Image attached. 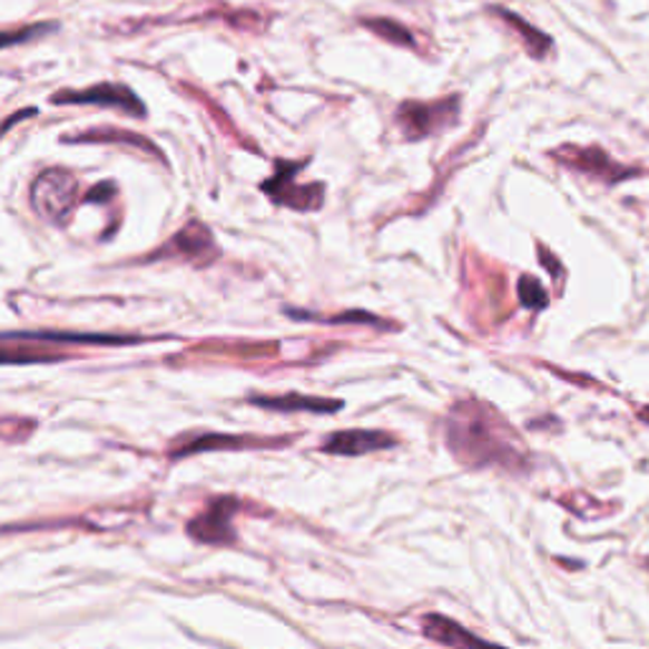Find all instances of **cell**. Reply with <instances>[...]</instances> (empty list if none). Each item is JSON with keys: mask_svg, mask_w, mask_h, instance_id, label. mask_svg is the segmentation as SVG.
Instances as JSON below:
<instances>
[{"mask_svg": "<svg viewBox=\"0 0 649 649\" xmlns=\"http://www.w3.org/2000/svg\"><path fill=\"white\" fill-rule=\"evenodd\" d=\"M444 439L456 462L468 468L528 470V450L508 419L480 399H462L444 419Z\"/></svg>", "mask_w": 649, "mask_h": 649, "instance_id": "cell-1", "label": "cell"}, {"mask_svg": "<svg viewBox=\"0 0 649 649\" xmlns=\"http://www.w3.org/2000/svg\"><path fill=\"white\" fill-rule=\"evenodd\" d=\"M313 158L303 160H274V173L259 183L262 194L267 196L274 206H285L299 214H313L319 212L325 204V183H297L299 170H305L307 163Z\"/></svg>", "mask_w": 649, "mask_h": 649, "instance_id": "cell-2", "label": "cell"}, {"mask_svg": "<svg viewBox=\"0 0 649 649\" xmlns=\"http://www.w3.org/2000/svg\"><path fill=\"white\" fill-rule=\"evenodd\" d=\"M460 107H462L460 95L432 99V102L404 99V102L396 107L393 120H396L401 135H404L409 142H419L432 135L450 130V127L460 122Z\"/></svg>", "mask_w": 649, "mask_h": 649, "instance_id": "cell-3", "label": "cell"}, {"mask_svg": "<svg viewBox=\"0 0 649 649\" xmlns=\"http://www.w3.org/2000/svg\"><path fill=\"white\" fill-rule=\"evenodd\" d=\"M81 200V188L75 173L67 168H49L31 183V206L43 222L67 224Z\"/></svg>", "mask_w": 649, "mask_h": 649, "instance_id": "cell-4", "label": "cell"}, {"mask_svg": "<svg viewBox=\"0 0 649 649\" xmlns=\"http://www.w3.org/2000/svg\"><path fill=\"white\" fill-rule=\"evenodd\" d=\"M548 155H551L553 160L563 163V166L583 173V176L601 180L604 186H617V183L645 176L642 168L625 166V163L611 158V155L604 148H599V145H591V148H579V145H561V148L548 150Z\"/></svg>", "mask_w": 649, "mask_h": 649, "instance_id": "cell-5", "label": "cell"}, {"mask_svg": "<svg viewBox=\"0 0 649 649\" xmlns=\"http://www.w3.org/2000/svg\"><path fill=\"white\" fill-rule=\"evenodd\" d=\"M218 244L214 239L212 228L200 222H188L183 228H178L170 239L155 249L150 257H145V262H158V259H178L188 262L194 267H208L218 259Z\"/></svg>", "mask_w": 649, "mask_h": 649, "instance_id": "cell-6", "label": "cell"}, {"mask_svg": "<svg viewBox=\"0 0 649 649\" xmlns=\"http://www.w3.org/2000/svg\"><path fill=\"white\" fill-rule=\"evenodd\" d=\"M53 105H97V107H115L125 115L145 117L148 109L135 91L120 85V81H102V85H91L87 89H63L51 97Z\"/></svg>", "mask_w": 649, "mask_h": 649, "instance_id": "cell-7", "label": "cell"}, {"mask_svg": "<svg viewBox=\"0 0 649 649\" xmlns=\"http://www.w3.org/2000/svg\"><path fill=\"white\" fill-rule=\"evenodd\" d=\"M396 446V436L378 429H345V432L327 434L319 452L337 456H363Z\"/></svg>", "mask_w": 649, "mask_h": 649, "instance_id": "cell-8", "label": "cell"}, {"mask_svg": "<svg viewBox=\"0 0 649 649\" xmlns=\"http://www.w3.org/2000/svg\"><path fill=\"white\" fill-rule=\"evenodd\" d=\"M236 510H239V502L232 498L214 500L208 505L206 513H200L196 520L188 523L190 538H196L198 543H232L234 541V530H232V518Z\"/></svg>", "mask_w": 649, "mask_h": 649, "instance_id": "cell-9", "label": "cell"}, {"mask_svg": "<svg viewBox=\"0 0 649 649\" xmlns=\"http://www.w3.org/2000/svg\"><path fill=\"white\" fill-rule=\"evenodd\" d=\"M71 358L69 353L57 351L51 343L29 341L23 335H8L0 341V365H33V363H57Z\"/></svg>", "mask_w": 649, "mask_h": 649, "instance_id": "cell-10", "label": "cell"}, {"mask_svg": "<svg viewBox=\"0 0 649 649\" xmlns=\"http://www.w3.org/2000/svg\"><path fill=\"white\" fill-rule=\"evenodd\" d=\"M422 632H424V637L432 639V642H439V645L452 647V649H505L500 645L484 642V639L474 637L462 625H456V621H452L450 617H442V614H426L422 619Z\"/></svg>", "mask_w": 649, "mask_h": 649, "instance_id": "cell-11", "label": "cell"}, {"mask_svg": "<svg viewBox=\"0 0 649 649\" xmlns=\"http://www.w3.org/2000/svg\"><path fill=\"white\" fill-rule=\"evenodd\" d=\"M63 142H99V145H125V148H135L145 155H153V158L163 160V153L158 150L150 137L137 135L132 130H120V127L105 125V127H91V130H79L77 135H67Z\"/></svg>", "mask_w": 649, "mask_h": 649, "instance_id": "cell-12", "label": "cell"}, {"mask_svg": "<svg viewBox=\"0 0 649 649\" xmlns=\"http://www.w3.org/2000/svg\"><path fill=\"white\" fill-rule=\"evenodd\" d=\"M254 406L282 411V414H292V411H309V414H335L343 409L341 399H323V396H303V393H285V396H252Z\"/></svg>", "mask_w": 649, "mask_h": 649, "instance_id": "cell-13", "label": "cell"}, {"mask_svg": "<svg viewBox=\"0 0 649 649\" xmlns=\"http://www.w3.org/2000/svg\"><path fill=\"white\" fill-rule=\"evenodd\" d=\"M488 11L492 16H498L500 21H505L510 26V29H513V33L518 36L520 43H523V49L528 51V57L545 59L548 53H551V49H553V39H551V36L543 33L541 29H535L533 23H528L523 16L508 11V8H502V6H490Z\"/></svg>", "mask_w": 649, "mask_h": 649, "instance_id": "cell-14", "label": "cell"}, {"mask_svg": "<svg viewBox=\"0 0 649 649\" xmlns=\"http://www.w3.org/2000/svg\"><path fill=\"white\" fill-rule=\"evenodd\" d=\"M287 317L292 319H305V323H323V325H371V327H378V331H399L396 323H391V319H383L376 313H368V309H345V313H337V315H317V313H305V309H285Z\"/></svg>", "mask_w": 649, "mask_h": 649, "instance_id": "cell-15", "label": "cell"}, {"mask_svg": "<svg viewBox=\"0 0 649 649\" xmlns=\"http://www.w3.org/2000/svg\"><path fill=\"white\" fill-rule=\"evenodd\" d=\"M289 439H257V436H234V434H204L196 436L194 442L183 444L176 450V456L208 452V450H246V446H272V444H287Z\"/></svg>", "mask_w": 649, "mask_h": 649, "instance_id": "cell-16", "label": "cell"}, {"mask_svg": "<svg viewBox=\"0 0 649 649\" xmlns=\"http://www.w3.org/2000/svg\"><path fill=\"white\" fill-rule=\"evenodd\" d=\"M196 18H206V21H212V18H222V21H226L232 29L246 31V33H262V31H267L272 23L269 13L254 11V8H228V6H214V8H208V11H200Z\"/></svg>", "mask_w": 649, "mask_h": 649, "instance_id": "cell-17", "label": "cell"}, {"mask_svg": "<svg viewBox=\"0 0 649 649\" xmlns=\"http://www.w3.org/2000/svg\"><path fill=\"white\" fill-rule=\"evenodd\" d=\"M361 26L363 29H368L371 33H376L378 39L389 41L393 46H404V49H419L416 43V36L411 33L409 26H404L401 21H393V18L386 16H373V18H361Z\"/></svg>", "mask_w": 649, "mask_h": 649, "instance_id": "cell-18", "label": "cell"}, {"mask_svg": "<svg viewBox=\"0 0 649 649\" xmlns=\"http://www.w3.org/2000/svg\"><path fill=\"white\" fill-rule=\"evenodd\" d=\"M200 353L234 355V358H274L279 351L277 343H206L198 345Z\"/></svg>", "mask_w": 649, "mask_h": 649, "instance_id": "cell-19", "label": "cell"}, {"mask_svg": "<svg viewBox=\"0 0 649 649\" xmlns=\"http://www.w3.org/2000/svg\"><path fill=\"white\" fill-rule=\"evenodd\" d=\"M518 299L525 309H545L548 292L533 274H520L518 279Z\"/></svg>", "mask_w": 649, "mask_h": 649, "instance_id": "cell-20", "label": "cell"}, {"mask_svg": "<svg viewBox=\"0 0 649 649\" xmlns=\"http://www.w3.org/2000/svg\"><path fill=\"white\" fill-rule=\"evenodd\" d=\"M57 29H59L57 23H31V26H21V29L0 31V49H8V46H16V43H26L36 39V36H46Z\"/></svg>", "mask_w": 649, "mask_h": 649, "instance_id": "cell-21", "label": "cell"}, {"mask_svg": "<svg viewBox=\"0 0 649 649\" xmlns=\"http://www.w3.org/2000/svg\"><path fill=\"white\" fill-rule=\"evenodd\" d=\"M115 196V186L112 183H102V186H95L89 190V194L85 196L87 204H95V200H109Z\"/></svg>", "mask_w": 649, "mask_h": 649, "instance_id": "cell-22", "label": "cell"}, {"mask_svg": "<svg viewBox=\"0 0 649 649\" xmlns=\"http://www.w3.org/2000/svg\"><path fill=\"white\" fill-rule=\"evenodd\" d=\"M538 249H541V262L545 264V267H548V269H551V272H553V279H559V277H561V274H559V272H563V267H561V262H555V259H551V257H548V254H551V252H548V249H545V246H538Z\"/></svg>", "mask_w": 649, "mask_h": 649, "instance_id": "cell-23", "label": "cell"}, {"mask_svg": "<svg viewBox=\"0 0 649 649\" xmlns=\"http://www.w3.org/2000/svg\"><path fill=\"white\" fill-rule=\"evenodd\" d=\"M637 416L642 419L645 424H649V406H642V409H639V411H637Z\"/></svg>", "mask_w": 649, "mask_h": 649, "instance_id": "cell-24", "label": "cell"}]
</instances>
